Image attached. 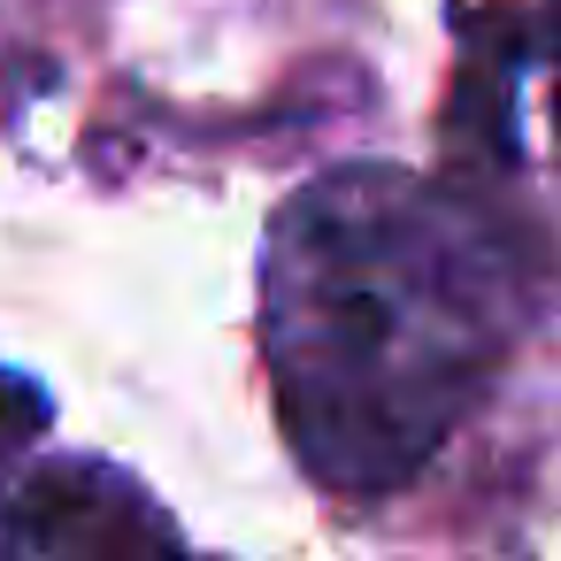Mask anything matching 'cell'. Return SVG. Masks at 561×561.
I'll return each mask as SVG.
<instances>
[{
	"mask_svg": "<svg viewBox=\"0 0 561 561\" xmlns=\"http://www.w3.org/2000/svg\"><path fill=\"white\" fill-rule=\"evenodd\" d=\"M515 323L523 262L507 224L415 170H323L262 239L270 400L323 492L415 484L484 400Z\"/></svg>",
	"mask_w": 561,
	"mask_h": 561,
	"instance_id": "obj_1",
	"label": "cell"
},
{
	"mask_svg": "<svg viewBox=\"0 0 561 561\" xmlns=\"http://www.w3.org/2000/svg\"><path fill=\"white\" fill-rule=\"evenodd\" d=\"M170 546H178V523L101 461H39L16 484H0V553L124 561V553H170Z\"/></svg>",
	"mask_w": 561,
	"mask_h": 561,
	"instance_id": "obj_2",
	"label": "cell"
},
{
	"mask_svg": "<svg viewBox=\"0 0 561 561\" xmlns=\"http://www.w3.org/2000/svg\"><path fill=\"white\" fill-rule=\"evenodd\" d=\"M461 101H454V131L484 154V162H515V85H523V55L530 32L515 16H469L461 24Z\"/></svg>",
	"mask_w": 561,
	"mask_h": 561,
	"instance_id": "obj_3",
	"label": "cell"
},
{
	"mask_svg": "<svg viewBox=\"0 0 561 561\" xmlns=\"http://www.w3.org/2000/svg\"><path fill=\"white\" fill-rule=\"evenodd\" d=\"M47 423H55V400H47L24 369H0V461L32 454V446L47 438Z\"/></svg>",
	"mask_w": 561,
	"mask_h": 561,
	"instance_id": "obj_4",
	"label": "cell"
},
{
	"mask_svg": "<svg viewBox=\"0 0 561 561\" xmlns=\"http://www.w3.org/2000/svg\"><path fill=\"white\" fill-rule=\"evenodd\" d=\"M553 24H561V0H553ZM553 131H561V32H553Z\"/></svg>",
	"mask_w": 561,
	"mask_h": 561,
	"instance_id": "obj_5",
	"label": "cell"
}]
</instances>
